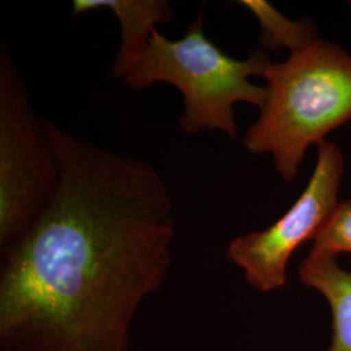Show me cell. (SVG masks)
<instances>
[{"label": "cell", "mask_w": 351, "mask_h": 351, "mask_svg": "<svg viewBox=\"0 0 351 351\" xmlns=\"http://www.w3.org/2000/svg\"><path fill=\"white\" fill-rule=\"evenodd\" d=\"M263 78L268 97L242 143L252 155H271L290 184L308 149L351 121V55L320 38L269 64Z\"/></svg>", "instance_id": "cell-2"}, {"label": "cell", "mask_w": 351, "mask_h": 351, "mask_svg": "<svg viewBox=\"0 0 351 351\" xmlns=\"http://www.w3.org/2000/svg\"><path fill=\"white\" fill-rule=\"evenodd\" d=\"M345 172L343 154L337 145L324 141L316 146L314 171L301 195L272 226L233 239L226 250L251 288L269 293L284 288L294 251L313 241L339 207V189Z\"/></svg>", "instance_id": "cell-5"}, {"label": "cell", "mask_w": 351, "mask_h": 351, "mask_svg": "<svg viewBox=\"0 0 351 351\" xmlns=\"http://www.w3.org/2000/svg\"><path fill=\"white\" fill-rule=\"evenodd\" d=\"M298 277L330 307L333 336L328 351H351V272L339 265L336 255L311 247L298 268Z\"/></svg>", "instance_id": "cell-7"}, {"label": "cell", "mask_w": 351, "mask_h": 351, "mask_svg": "<svg viewBox=\"0 0 351 351\" xmlns=\"http://www.w3.org/2000/svg\"><path fill=\"white\" fill-rule=\"evenodd\" d=\"M59 169L10 51L0 53V245L25 236L53 194Z\"/></svg>", "instance_id": "cell-4"}, {"label": "cell", "mask_w": 351, "mask_h": 351, "mask_svg": "<svg viewBox=\"0 0 351 351\" xmlns=\"http://www.w3.org/2000/svg\"><path fill=\"white\" fill-rule=\"evenodd\" d=\"M313 249L336 256L351 254V199L339 202L329 221L314 239Z\"/></svg>", "instance_id": "cell-9"}, {"label": "cell", "mask_w": 351, "mask_h": 351, "mask_svg": "<svg viewBox=\"0 0 351 351\" xmlns=\"http://www.w3.org/2000/svg\"><path fill=\"white\" fill-rule=\"evenodd\" d=\"M98 8L112 11L119 20L121 40L113 64V75L124 78L138 63L147 49L158 24L173 17L167 0H75L72 17Z\"/></svg>", "instance_id": "cell-6"}, {"label": "cell", "mask_w": 351, "mask_h": 351, "mask_svg": "<svg viewBox=\"0 0 351 351\" xmlns=\"http://www.w3.org/2000/svg\"><path fill=\"white\" fill-rule=\"evenodd\" d=\"M239 4L252 13L259 23L262 50H288L289 55H291L320 39L316 26L310 20H290L269 1L242 0Z\"/></svg>", "instance_id": "cell-8"}, {"label": "cell", "mask_w": 351, "mask_h": 351, "mask_svg": "<svg viewBox=\"0 0 351 351\" xmlns=\"http://www.w3.org/2000/svg\"><path fill=\"white\" fill-rule=\"evenodd\" d=\"M271 63L262 49L252 51L243 60L229 56L206 36L201 13L180 39L171 40L156 30L123 81L133 90L158 82L178 88L184 99L178 124L185 134L221 132L237 139L234 106L249 103L262 110L268 90L255 85L251 77H263Z\"/></svg>", "instance_id": "cell-3"}, {"label": "cell", "mask_w": 351, "mask_h": 351, "mask_svg": "<svg viewBox=\"0 0 351 351\" xmlns=\"http://www.w3.org/2000/svg\"><path fill=\"white\" fill-rule=\"evenodd\" d=\"M45 126L59 177L3 250L0 351H129L133 319L172 263L171 193L151 164Z\"/></svg>", "instance_id": "cell-1"}]
</instances>
